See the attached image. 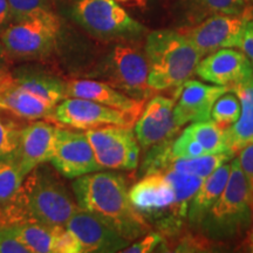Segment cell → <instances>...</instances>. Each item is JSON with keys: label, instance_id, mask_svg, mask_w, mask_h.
Returning <instances> with one entry per match:
<instances>
[{"label": "cell", "instance_id": "2e32d148", "mask_svg": "<svg viewBox=\"0 0 253 253\" xmlns=\"http://www.w3.org/2000/svg\"><path fill=\"white\" fill-rule=\"evenodd\" d=\"M128 197L142 217L160 218L175 209V192L161 172L145 175L129 189Z\"/></svg>", "mask_w": 253, "mask_h": 253}, {"label": "cell", "instance_id": "7bdbcfd3", "mask_svg": "<svg viewBox=\"0 0 253 253\" xmlns=\"http://www.w3.org/2000/svg\"><path fill=\"white\" fill-rule=\"evenodd\" d=\"M249 244H250V248H251V251L253 252V226H252V229H251V232H250Z\"/></svg>", "mask_w": 253, "mask_h": 253}, {"label": "cell", "instance_id": "f6af8a7d", "mask_svg": "<svg viewBox=\"0 0 253 253\" xmlns=\"http://www.w3.org/2000/svg\"><path fill=\"white\" fill-rule=\"evenodd\" d=\"M249 1H252V0H245V2H249Z\"/></svg>", "mask_w": 253, "mask_h": 253}, {"label": "cell", "instance_id": "cb8c5ba5", "mask_svg": "<svg viewBox=\"0 0 253 253\" xmlns=\"http://www.w3.org/2000/svg\"><path fill=\"white\" fill-rule=\"evenodd\" d=\"M58 226L36 221L11 225L17 238L30 253H53V242Z\"/></svg>", "mask_w": 253, "mask_h": 253}, {"label": "cell", "instance_id": "5bb4252c", "mask_svg": "<svg viewBox=\"0 0 253 253\" xmlns=\"http://www.w3.org/2000/svg\"><path fill=\"white\" fill-rule=\"evenodd\" d=\"M195 73L202 80L231 88L253 73V65L242 50L220 48L202 58Z\"/></svg>", "mask_w": 253, "mask_h": 253}, {"label": "cell", "instance_id": "ee69618b", "mask_svg": "<svg viewBox=\"0 0 253 253\" xmlns=\"http://www.w3.org/2000/svg\"><path fill=\"white\" fill-rule=\"evenodd\" d=\"M248 14H249V18L252 19V20H253V7L248 12Z\"/></svg>", "mask_w": 253, "mask_h": 253}, {"label": "cell", "instance_id": "5b68a950", "mask_svg": "<svg viewBox=\"0 0 253 253\" xmlns=\"http://www.w3.org/2000/svg\"><path fill=\"white\" fill-rule=\"evenodd\" d=\"M99 73L107 84L136 101L144 102L153 93L148 86L149 69L144 49L134 40L116 43L103 60Z\"/></svg>", "mask_w": 253, "mask_h": 253}, {"label": "cell", "instance_id": "30bf717a", "mask_svg": "<svg viewBox=\"0 0 253 253\" xmlns=\"http://www.w3.org/2000/svg\"><path fill=\"white\" fill-rule=\"evenodd\" d=\"M49 162L66 178H78L101 170L86 132L62 128L56 129L55 143Z\"/></svg>", "mask_w": 253, "mask_h": 253}, {"label": "cell", "instance_id": "d6986e66", "mask_svg": "<svg viewBox=\"0 0 253 253\" xmlns=\"http://www.w3.org/2000/svg\"><path fill=\"white\" fill-rule=\"evenodd\" d=\"M240 102V115L232 126L225 129V141L229 151H237L253 143V73L230 88Z\"/></svg>", "mask_w": 253, "mask_h": 253}, {"label": "cell", "instance_id": "4fadbf2b", "mask_svg": "<svg viewBox=\"0 0 253 253\" xmlns=\"http://www.w3.org/2000/svg\"><path fill=\"white\" fill-rule=\"evenodd\" d=\"M176 97L156 95L142 110L134 125L136 140L143 149L153 147L169 138H173L179 128L173 121V107Z\"/></svg>", "mask_w": 253, "mask_h": 253}, {"label": "cell", "instance_id": "7a4b0ae2", "mask_svg": "<svg viewBox=\"0 0 253 253\" xmlns=\"http://www.w3.org/2000/svg\"><path fill=\"white\" fill-rule=\"evenodd\" d=\"M78 208L65 184L43 163L24 177L17 196L0 211V224L65 225Z\"/></svg>", "mask_w": 253, "mask_h": 253}, {"label": "cell", "instance_id": "60d3db41", "mask_svg": "<svg viewBox=\"0 0 253 253\" xmlns=\"http://www.w3.org/2000/svg\"><path fill=\"white\" fill-rule=\"evenodd\" d=\"M115 1H118L121 5L128 6V7L140 9H144L149 4V0H115Z\"/></svg>", "mask_w": 253, "mask_h": 253}, {"label": "cell", "instance_id": "4dcf8cb0", "mask_svg": "<svg viewBox=\"0 0 253 253\" xmlns=\"http://www.w3.org/2000/svg\"><path fill=\"white\" fill-rule=\"evenodd\" d=\"M172 138L166 140L160 143L150 147V151L145 155V158L142 163L141 173L142 175H150V173L164 172L169 169L170 162L173 158L171 145Z\"/></svg>", "mask_w": 253, "mask_h": 253}, {"label": "cell", "instance_id": "7402d4cb", "mask_svg": "<svg viewBox=\"0 0 253 253\" xmlns=\"http://www.w3.org/2000/svg\"><path fill=\"white\" fill-rule=\"evenodd\" d=\"M11 79L17 86L48 101L54 106L67 97L65 82L46 73L19 72L17 74L11 75Z\"/></svg>", "mask_w": 253, "mask_h": 253}, {"label": "cell", "instance_id": "1f68e13d", "mask_svg": "<svg viewBox=\"0 0 253 253\" xmlns=\"http://www.w3.org/2000/svg\"><path fill=\"white\" fill-rule=\"evenodd\" d=\"M12 23L26 20L50 11L48 0H7Z\"/></svg>", "mask_w": 253, "mask_h": 253}, {"label": "cell", "instance_id": "7c38bea8", "mask_svg": "<svg viewBox=\"0 0 253 253\" xmlns=\"http://www.w3.org/2000/svg\"><path fill=\"white\" fill-rule=\"evenodd\" d=\"M227 91H230V88L225 86L186 80L176 93L178 101L173 107L175 126L181 128L189 122L210 120L214 102Z\"/></svg>", "mask_w": 253, "mask_h": 253}, {"label": "cell", "instance_id": "e575fe53", "mask_svg": "<svg viewBox=\"0 0 253 253\" xmlns=\"http://www.w3.org/2000/svg\"><path fill=\"white\" fill-rule=\"evenodd\" d=\"M53 253H81L78 238L65 225L56 227L53 242Z\"/></svg>", "mask_w": 253, "mask_h": 253}, {"label": "cell", "instance_id": "f35d334b", "mask_svg": "<svg viewBox=\"0 0 253 253\" xmlns=\"http://www.w3.org/2000/svg\"><path fill=\"white\" fill-rule=\"evenodd\" d=\"M238 161L240 168H242L245 176L248 177L250 184H251L253 194V143L246 145V147L239 150Z\"/></svg>", "mask_w": 253, "mask_h": 253}, {"label": "cell", "instance_id": "44dd1931", "mask_svg": "<svg viewBox=\"0 0 253 253\" xmlns=\"http://www.w3.org/2000/svg\"><path fill=\"white\" fill-rule=\"evenodd\" d=\"M177 7L188 27L216 14H243L246 2L245 0H179Z\"/></svg>", "mask_w": 253, "mask_h": 253}, {"label": "cell", "instance_id": "d6a6232c", "mask_svg": "<svg viewBox=\"0 0 253 253\" xmlns=\"http://www.w3.org/2000/svg\"><path fill=\"white\" fill-rule=\"evenodd\" d=\"M19 134L20 130H18L11 122L4 121L0 118V160H8L15 156Z\"/></svg>", "mask_w": 253, "mask_h": 253}, {"label": "cell", "instance_id": "8fae6325", "mask_svg": "<svg viewBox=\"0 0 253 253\" xmlns=\"http://www.w3.org/2000/svg\"><path fill=\"white\" fill-rule=\"evenodd\" d=\"M65 226L78 238L81 253L120 252L130 244L109 224L80 208L73 213Z\"/></svg>", "mask_w": 253, "mask_h": 253}, {"label": "cell", "instance_id": "9c48e42d", "mask_svg": "<svg viewBox=\"0 0 253 253\" xmlns=\"http://www.w3.org/2000/svg\"><path fill=\"white\" fill-rule=\"evenodd\" d=\"M248 18L246 11L243 14H216L185 27L182 33L204 58L220 48H238Z\"/></svg>", "mask_w": 253, "mask_h": 253}, {"label": "cell", "instance_id": "4316f807", "mask_svg": "<svg viewBox=\"0 0 253 253\" xmlns=\"http://www.w3.org/2000/svg\"><path fill=\"white\" fill-rule=\"evenodd\" d=\"M185 129L203 147L207 155L231 153L226 147L225 130L213 121L207 120V121L192 122V125L186 126Z\"/></svg>", "mask_w": 253, "mask_h": 253}, {"label": "cell", "instance_id": "ba28073f", "mask_svg": "<svg viewBox=\"0 0 253 253\" xmlns=\"http://www.w3.org/2000/svg\"><path fill=\"white\" fill-rule=\"evenodd\" d=\"M50 119L62 126L84 130L104 126H132L137 120L122 110L80 97L63 99L54 107Z\"/></svg>", "mask_w": 253, "mask_h": 253}, {"label": "cell", "instance_id": "8d00e7d4", "mask_svg": "<svg viewBox=\"0 0 253 253\" xmlns=\"http://www.w3.org/2000/svg\"><path fill=\"white\" fill-rule=\"evenodd\" d=\"M163 237L157 232H151L148 233L147 236L142 237V239L138 242L134 243V244H129L126 248L123 250V252L126 253H147V252H153L155 249H157L158 246L163 243Z\"/></svg>", "mask_w": 253, "mask_h": 253}, {"label": "cell", "instance_id": "484cf974", "mask_svg": "<svg viewBox=\"0 0 253 253\" xmlns=\"http://www.w3.org/2000/svg\"><path fill=\"white\" fill-rule=\"evenodd\" d=\"M233 157V154L231 153H220L213 155H204L195 158H179L173 157L170 162L169 169L173 171L190 173L205 178L210 173H212L218 167L223 163L229 162Z\"/></svg>", "mask_w": 253, "mask_h": 253}, {"label": "cell", "instance_id": "3957f363", "mask_svg": "<svg viewBox=\"0 0 253 253\" xmlns=\"http://www.w3.org/2000/svg\"><path fill=\"white\" fill-rule=\"evenodd\" d=\"M144 54L151 91L181 87L194 74L202 56L182 32L157 30L147 36Z\"/></svg>", "mask_w": 253, "mask_h": 253}, {"label": "cell", "instance_id": "ab89813d", "mask_svg": "<svg viewBox=\"0 0 253 253\" xmlns=\"http://www.w3.org/2000/svg\"><path fill=\"white\" fill-rule=\"evenodd\" d=\"M11 23L12 19L9 14L7 0H0V36Z\"/></svg>", "mask_w": 253, "mask_h": 253}, {"label": "cell", "instance_id": "836d02e7", "mask_svg": "<svg viewBox=\"0 0 253 253\" xmlns=\"http://www.w3.org/2000/svg\"><path fill=\"white\" fill-rule=\"evenodd\" d=\"M171 151L173 157L195 158L204 156L205 151L201 144L184 129L176 140L172 141Z\"/></svg>", "mask_w": 253, "mask_h": 253}, {"label": "cell", "instance_id": "f1b7e54d", "mask_svg": "<svg viewBox=\"0 0 253 253\" xmlns=\"http://www.w3.org/2000/svg\"><path fill=\"white\" fill-rule=\"evenodd\" d=\"M88 141L93 148L94 153L101 151L112 145L125 141L134 136L131 126H104L86 130Z\"/></svg>", "mask_w": 253, "mask_h": 253}, {"label": "cell", "instance_id": "ffe728a7", "mask_svg": "<svg viewBox=\"0 0 253 253\" xmlns=\"http://www.w3.org/2000/svg\"><path fill=\"white\" fill-rule=\"evenodd\" d=\"M230 169L231 163H223L202 181L188 207L186 216L191 225L198 226L201 224L205 214L221 195L229 179Z\"/></svg>", "mask_w": 253, "mask_h": 253}, {"label": "cell", "instance_id": "277c9868", "mask_svg": "<svg viewBox=\"0 0 253 253\" xmlns=\"http://www.w3.org/2000/svg\"><path fill=\"white\" fill-rule=\"evenodd\" d=\"M252 218L251 184L235 158L225 188L198 226L209 239L227 240L242 235L251 225Z\"/></svg>", "mask_w": 253, "mask_h": 253}, {"label": "cell", "instance_id": "74e56055", "mask_svg": "<svg viewBox=\"0 0 253 253\" xmlns=\"http://www.w3.org/2000/svg\"><path fill=\"white\" fill-rule=\"evenodd\" d=\"M238 48L242 50L246 56H248L249 60L253 65V20L252 19L248 18V20L245 21L244 27H243L242 38H240Z\"/></svg>", "mask_w": 253, "mask_h": 253}, {"label": "cell", "instance_id": "603a6c76", "mask_svg": "<svg viewBox=\"0 0 253 253\" xmlns=\"http://www.w3.org/2000/svg\"><path fill=\"white\" fill-rule=\"evenodd\" d=\"M95 158L101 170H134L140 160V144L136 136L95 153Z\"/></svg>", "mask_w": 253, "mask_h": 253}, {"label": "cell", "instance_id": "f546056e", "mask_svg": "<svg viewBox=\"0 0 253 253\" xmlns=\"http://www.w3.org/2000/svg\"><path fill=\"white\" fill-rule=\"evenodd\" d=\"M239 115L240 102L238 97L232 91H227L214 102L210 118H212V121L217 126L225 130L238 120Z\"/></svg>", "mask_w": 253, "mask_h": 253}, {"label": "cell", "instance_id": "6da1fadb", "mask_svg": "<svg viewBox=\"0 0 253 253\" xmlns=\"http://www.w3.org/2000/svg\"><path fill=\"white\" fill-rule=\"evenodd\" d=\"M72 189L79 208L101 218L129 242L149 231V224L130 204L125 176L100 170L75 178Z\"/></svg>", "mask_w": 253, "mask_h": 253}, {"label": "cell", "instance_id": "8992f818", "mask_svg": "<svg viewBox=\"0 0 253 253\" xmlns=\"http://www.w3.org/2000/svg\"><path fill=\"white\" fill-rule=\"evenodd\" d=\"M72 15L88 33L100 39L136 40L147 32L115 0H78Z\"/></svg>", "mask_w": 253, "mask_h": 253}, {"label": "cell", "instance_id": "83f0119b", "mask_svg": "<svg viewBox=\"0 0 253 253\" xmlns=\"http://www.w3.org/2000/svg\"><path fill=\"white\" fill-rule=\"evenodd\" d=\"M24 176L15 158L0 160V211L17 196Z\"/></svg>", "mask_w": 253, "mask_h": 253}, {"label": "cell", "instance_id": "d590c367", "mask_svg": "<svg viewBox=\"0 0 253 253\" xmlns=\"http://www.w3.org/2000/svg\"><path fill=\"white\" fill-rule=\"evenodd\" d=\"M0 253H30L17 238L11 225L0 224Z\"/></svg>", "mask_w": 253, "mask_h": 253}, {"label": "cell", "instance_id": "e0dca14e", "mask_svg": "<svg viewBox=\"0 0 253 253\" xmlns=\"http://www.w3.org/2000/svg\"><path fill=\"white\" fill-rule=\"evenodd\" d=\"M66 96L80 97L101 103L110 108L122 110L137 119L142 113L144 102L131 99L130 96L110 86L107 82L97 80H72L65 84Z\"/></svg>", "mask_w": 253, "mask_h": 253}, {"label": "cell", "instance_id": "9a60e30c", "mask_svg": "<svg viewBox=\"0 0 253 253\" xmlns=\"http://www.w3.org/2000/svg\"><path fill=\"white\" fill-rule=\"evenodd\" d=\"M56 129L58 126L38 120L21 129L14 158L24 177L40 164L49 162Z\"/></svg>", "mask_w": 253, "mask_h": 253}, {"label": "cell", "instance_id": "b9f144b4", "mask_svg": "<svg viewBox=\"0 0 253 253\" xmlns=\"http://www.w3.org/2000/svg\"><path fill=\"white\" fill-rule=\"evenodd\" d=\"M6 52L2 45H0V82L7 77L9 73L7 72V66H6Z\"/></svg>", "mask_w": 253, "mask_h": 253}, {"label": "cell", "instance_id": "ac0fdd59", "mask_svg": "<svg viewBox=\"0 0 253 253\" xmlns=\"http://www.w3.org/2000/svg\"><path fill=\"white\" fill-rule=\"evenodd\" d=\"M54 104L23 89L12 81L11 74L0 82V110L17 118L36 121L50 119Z\"/></svg>", "mask_w": 253, "mask_h": 253}, {"label": "cell", "instance_id": "52a82bcc", "mask_svg": "<svg viewBox=\"0 0 253 253\" xmlns=\"http://www.w3.org/2000/svg\"><path fill=\"white\" fill-rule=\"evenodd\" d=\"M60 33L59 18L52 11L11 23L0 36L5 52L17 58H41L56 45Z\"/></svg>", "mask_w": 253, "mask_h": 253}, {"label": "cell", "instance_id": "d4e9b609", "mask_svg": "<svg viewBox=\"0 0 253 253\" xmlns=\"http://www.w3.org/2000/svg\"><path fill=\"white\" fill-rule=\"evenodd\" d=\"M169 184L171 185L175 192V209L173 212L176 216L185 217L188 213V207L191 198L197 191L199 185L204 178L201 177L190 175V173L173 171V170H167L162 172Z\"/></svg>", "mask_w": 253, "mask_h": 253}]
</instances>
